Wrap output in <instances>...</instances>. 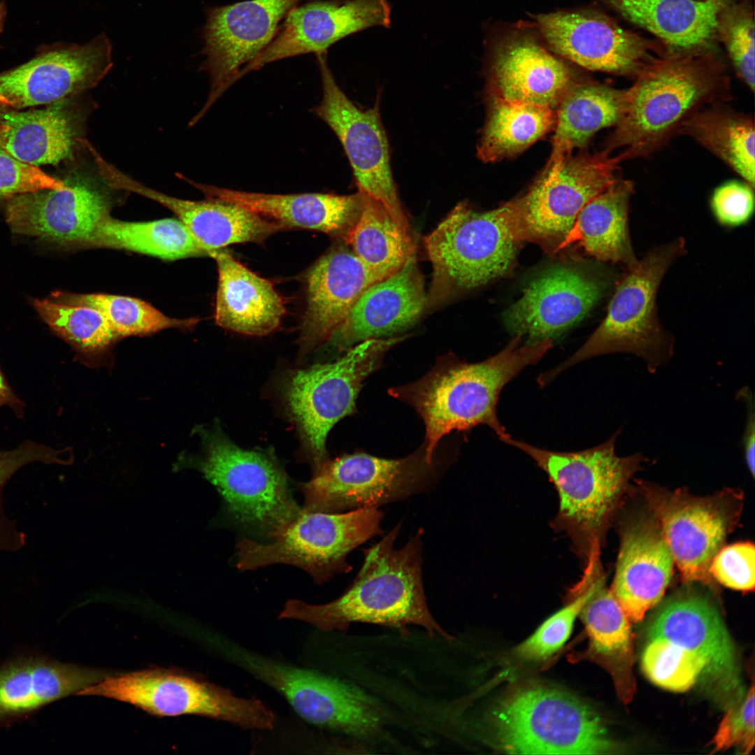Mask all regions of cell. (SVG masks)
I'll return each mask as SVG.
<instances>
[{
    "label": "cell",
    "mask_w": 755,
    "mask_h": 755,
    "mask_svg": "<svg viewBox=\"0 0 755 755\" xmlns=\"http://www.w3.org/2000/svg\"><path fill=\"white\" fill-rule=\"evenodd\" d=\"M398 523L385 536L363 550L364 563L345 591L325 604L287 601L280 619H296L323 631H346L351 623L389 626L401 632L410 625L423 627L431 636L451 638L432 617L422 580V531L400 549L395 541Z\"/></svg>",
    "instance_id": "obj_1"
},
{
    "label": "cell",
    "mask_w": 755,
    "mask_h": 755,
    "mask_svg": "<svg viewBox=\"0 0 755 755\" xmlns=\"http://www.w3.org/2000/svg\"><path fill=\"white\" fill-rule=\"evenodd\" d=\"M733 99L730 77L713 52L682 53L666 50L655 57L627 88L624 116L605 142V150L621 162L649 158L677 135L693 113Z\"/></svg>",
    "instance_id": "obj_2"
},
{
    "label": "cell",
    "mask_w": 755,
    "mask_h": 755,
    "mask_svg": "<svg viewBox=\"0 0 755 755\" xmlns=\"http://www.w3.org/2000/svg\"><path fill=\"white\" fill-rule=\"evenodd\" d=\"M522 340L515 336L501 351L478 363L447 355L419 380L389 390L423 419L422 447L429 462L434 463L440 440L452 431L484 424L500 440L510 437L497 417L499 395L507 383L524 368L536 364L553 346L549 340L521 345Z\"/></svg>",
    "instance_id": "obj_3"
},
{
    "label": "cell",
    "mask_w": 755,
    "mask_h": 755,
    "mask_svg": "<svg viewBox=\"0 0 755 755\" xmlns=\"http://www.w3.org/2000/svg\"><path fill=\"white\" fill-rule=\"evenodd\" d=\"M620 432L596 447L568 452L540 449L510 437L501 440L528 455L547 475L559 496L558 512L550 526L569 537L582 568L590 554L601 549L629 480L647 460L639 452L617 454Z\"/></svg>",
    "instance_id": "obj_4"
},
{
    "label": "cell",
    "mask_w": 755,
    "mask_h": 755,
    "mask_svg": "<svg viewBox=\"0 0 755 755\" xmlns=\"http://www.w3.org/2000/svg\"><path fill=\"white\" fill-rule=\"evenodd\" d=\"M686 252L685 240L680 237L653 248L627 268L616 283L603 322L572 356L538 378L540 385L581 361L607 354H633L645 362L651 373L668 364L675 341L660 323L657 293L669 268Z\"/></svg>",
    "instance_id": "obj_5"
},
{
    "label": "cell",
    "mask_w": 755,
    "mask_h": 755,
    "mask_svg": "<svg viewBox=\"0 0 755 755\" xmlns=\"http://www.w3.org/2000/svg\"><path fill=\"white\" fill-rule=\"evenodd\" d=\"M494 744L512 754H604L620 747L599 714L575 697L540 684L521 686L490 716Z\"/></svg>",
    "instance_id": "obj_6"
},
{
    "label": "cell",
    "mask_w": 755,
    "mask_h": 755,
    "mask_svg": "<svg viewBox=\"0 0 755 755\" xmlns=\"http://www.w3.org/2000/svg\"><path fill=\"white\" fill-rule=\"evenodd\" d=\"M517 243L508 203L487 212L459 203L424 239L433 266L426 306L503 275L514 261Z\"/></svg>",
    "instance_id": "obj_7"
},
{
    "label": "cell",
    "mask_w": 755,
    "mask_h": 755,
    "mask_svg": "<svg viewBox=\"0 0 755 755\" xmlns=\"http://www.w3.org/2000/svg\"><path fill=\"white\" fill-rule=\"evenodd\" d=\"M384 513L378 508L327 513L303 510L268 543L245 538L236 545V566L254 570L289 564L306 571L318 584L350 572L347 561L355 548L384 533Z\"/></svg>",
    "instance_id": "obj_8"
},
{
    "label": "cell",
    "mask_w": 755,
    "mask_h": 755,
    "mask_svg": "<svg viewBox=\"0 0 755 755\" xmlns=\"http://www.w3.org/2000/svg\"><path fill=\"white\" fill-rule=\"evenodd\" d=\"M621 162L605 150L549 159L526 194L508 202L516 241L556 252L582 208L617 179Z\"/></svg>",
    "instance_id": "obj_9"
},
{
    "label": "cell",
    "mask_w": 755,
    "mask_h": 755,
    "mask_svg": "<svg viewBox=\"0 0 755 755\" xmlns=\"http://www.w3.org/2000/svg\"><path fill=\"white\" fill-rule=\"evenodd\" d=\"M402 340H366L335 361L294 370L285 376L282 397L314 468L327 459L325 445L331 428L354 412L364 380L380 367L384 354Z\"/></svg>",
    "instance_id": "obj_10"
},
{
    "label": "cell",
    "mask_w": 755,
    "mask_h": 755,
    "mask_svg": "<svg viewBox=\"0 0 755 755\" xmlns=\"http://www.w3.org/2000/svg\"><path fill=\"white\" fill-rule=\"evenodd\" d=\"M127 703L152 716L194 714L251 729H272L274 712L262 701L175 668H152L111 675L79 692Z\"/></svg>",
    "instance_id": "obj_11"
},
{
    "label": "cell",
    "mask_w": 755,
    "mask_h": 755,
    "mask_svg": "<svg viewBox=\"0 0 755 755\" xmlns=\"http://www.w3.org/2000/svg\"><path fill=\"white\" fill-rule=\"evenodd\" d=\"M436 478L434 463L426 459L422 446L396 459L364 452L326 459L299 487L304 497L303 510L337 513L403 500L426 491Z\"/></svg>",
    "instance_id": "obj_12"
},
{
    "label": "cell",
    "mask_w": 755,
    "mask_h": 755,
    "mask_svg": "<svg viewBox=\"0 0 755 755\" xmlns=\"http://www.w3.org/2000/svg\"><path fill=\"white\" fill-rule=\"evenodd\" d=\"M204 442L200 469L238 524L271 539L299 515L301 508L273 457L241 449L219 431L206 433Z\"/></svg>",
    "instance_id": "obj_13"
},
{
    "label": "cell",
    "mask_w": 755,
    "mask_h": 755,
    "mask_svg": "<svg viewBox=\"0 0 755 755\" xmlns=\"http://www.w3.org/2000/svg\"><path fill=\"white\" fill-rule=\"evenodd\" d=\"M214 646L224 660L284 696L310 724L356 734L369 733L380 724L374 701L350 684L260 655L224 636H219Z\"/></svg>",
    "instance_id": "obj_14"
},
{
    "label": "cell",
    "mask_w": 755,
    "mask_h": 755,
    "mask_svg": "<svg viewBox=\"0 0 755 755\" xmlns=\"http://www.w3.org/2000/svg\"><path fill=\"white\" fill-rule=\"evenodd\" d=\"M638 484L683 581L711 583V562L738 521V494L726 489L698 497L682 489L668 491L642 481Z\"/></svg>",
    "instance_id": "obj_15"
},
{
    "label": "cell",
    "mask_w": 755,
    "mask_h": 755,
    "mask_svg": "<svg viewBox=\"0 0 755 755\" xmlns=\"http://www.w3.org/2000/svg\"><path fill=\"white\" fill-rule=\"evenodd\" d=\"M667 640L705 664L702 684L723 707L746 693L738 653L716 605L692 589L666 599L652 617L647 638Z\"/></svg>",
    "instance_id": "obj_16"
},
{
    "label": "cell",
    "mask_w": 755,
    "mask_h": 755,
    "mask_svg": "<svg viewBox=\"0 0 755 755\" xmlns=\"http://www.w3.org/2000/svg\"><path fill=\"white\" fill-rule=\"evenodd\" d=\"M533 19L554 53L591 71L634 79L666 50L593 8L558 10Z\"/></svg>",
    "instance_id": "obj_17"
},
{
    "label": "cell",
    "mask_w": 755,
    "mask_h": 755,
    "mask_svg": "<svg viewBox=\"0 0 755 755\" xmlns=\"http://www.w3.org/2000/svg\"><path fill=\"white\" fill-rule=\"evenodd\" d=\"M316 55L323 96L312 112L326 123L340 140L359 191L382 203L400 225L410 229L393 180L388 141L378 105L367 110L357 107L336 83L326 53Z\"/></svg>",
    "instance_id": "obj_18"
},
{
    "label": "cell",
    "mask_w": 755,
    "mask_h": 755,
    "mask_svg": "<svg viewBox=\"0 0 755 755\" xmlns=\"http://www.w3.org/2000/svg\"><path fill=\"white\" fill-rule=\"evenodd\" d=\"M302 1L247 0L208 8L201 69L210 76V88L194 124L239 79L243 69L269 45L286 15Z\"/></svg>",
    "instance_id": "obj_19"
},
{
    "label": "cell",
    "mask_w": 755,
    "mask_h": 755,
    "mask_svg": "<svg viewBox=\"0 0 755 755\" xmlns=\"http://www.w3.org/2000/svg\"><path fill=\"white\" fill-rule=\"evenodd\" d=\"M488 45L490 97L556 110L577 82L575 71L548 47L534 23L504 27Z\"/></svg>",
    "instance_id": "obj_20"
},
{
    "label": "cell",
    "mask_w": 755,
    "mask_h": 755,
    "mask_svg": "<svg viewBox=\"0 0 755 755\" xmlns=\"http://www.w3.org/2000/svg\"><path fill=\"white\" fill-rule=\"evenodd\" d=\"M61 189H43L7 199L6 221L15 233L62 245L85 246L109 215L112 189L99 173H73Z\"/></svg>",
    "instance_id": "obj_21"
},
{
    "label": "cell",
    "mask_w": 755,
    "mask_h": 755,
    "mask_svg": "<svg viewBox=\"0 0 755 755\" xmlns=\"http://www.w3.org/2000/svg\"><path fill=\"white\" fill-rule=\"evenodd\" d=\"M113 66L104 34L84 45H62L0 73V106L21 109L48 105L85 92Z\"/></svg>",
    "instance_id": "obj_22"
},
{
    "label": "cell",
    "mask_w": 755,
    "mask_h": 755,
    "mask_svg": "<svg viewBox=\"0 0 755 755\" xmlns=\"http://www.w3.org/2000/svg\"><path fill=\"white\" fill-rule=\"evenodd\" d=\"M608 280L570 266L546 269L531 280L503 314L505 326L526 343L558 338L583 319L604 296Z\"/></svg>",
    "instance_id": "obj_23"
},
{
    "label": "cell",
    "mask_w": 755,
    "mask_h": 755,
    "mask_svg": "<svg viewBox=\"0 0 755 755\" xmlns=\"http://www.w3.org/2000/svg\"><path fill=\"white\" fill-rule=\"evenodd\" d=\"M387 0H313L294 7L269 45L243 69L239 78L266 64L308 53H326L355 33L391 27Z\"/></svg>",
    "instance_id": "obj_24"
},
{
    "label": "cell",
    "mask_w": 755,
    "mask_h": 755,
    "mask_svg": "<svg viewBox=\"0 0 755 755\" xmlns=\"http://www.w3.org/2000/svg\"><path fill=\"white\" fill-rule=\"evenodd\" d=\"M380 280L349 248L318 259L305 278L306 306L300 326V354L332 339L361 294Z\"/></svg>",
    "instance_id": "obj_25"
},
{
    "label": "cell",
    "mask_w": 755,
    "mask_h": 755,
    "mask_svg": "<svg viewBox=\"0 0 755 755\" xmlns=\"http://www.w3.org/2000/svg\"><path fill=\"white\" fill-rule=\"evenodd\" d=\"M582 568L580 580L587 596L578 617L589 637L587 654L608 671L619 698L628 703L636 689L631 621L607 586L601 551L594 552Z\"/></svg>",
    "instance_id": "obj_26"
},
{
    "label": "cell",
    "mask_w": 755,
    "mask_h": 755,
    "mask_svg": "<svg viewBox=\"0 0 755 755\" xmlns=\"http://www.w3.org/2000/svg\"><path fill=\"white\" fill-rule=\"evenodd\" d=\"M674 564L654 517H638L624 526L610 589L631 621H640L660 602Z\"/></svg>",
    "instance_id": "obj_27"
},
{
    "label": "cell",
    "mask_w": 755,
    "mask_h": 755,
    "mask_svg": "<svg viewBox=\"0 0 755 755\" xmlns=\"http://www.w3.org/2000/svg\"><path fill=\"white\" fill-rule=\"evenodd\" d=\"M72 97L27 111L0 106V147L37 167L72 159L84 145L89 114Z\"/></svg>",
    "instance_id": "obj_28"
},
{
    "label": "cell",
    "mask_w": 755,
    "mask_h": 755,
    "mask_svg": "<svg viewBox=\"0 0 755 755\" xmlns=\"http://www.w3.org/2000/svg\"><path fill=\"white\" fill-rule=\"evenodd\" d=\"M426 305L415 254L398 271L361 294L331 340L350 349L366 340L389 338L413 324Z\"/></svg>",
    "instance_id": "obj_29"
},
{
    "label": "cell",
    "mask_w": 755,
    "mask_h": 755,
    "mask_svg": "<svg viewBox=\"0 0 755 755\" xmlns=\"http://www.w3.org/2000/svg\"><path fill=\"white\" fill-rule=\"evenodd\" d=\"M207 198L231 202L285 228H300L330 235L345 236L360 213L362 195L323 193L266 194L237 191L188 180Z\"/></svg>",
    "instance_id": "obj_30"
},
{
    "label": "cell",
    "mask_w": 755,
    "mask_h": 755,
    "mask_svg": "<svg viewBox=\"0 0 755 755\" xmlns=\"http://www.w3.org/2000/svg\"><path fill=\"white\" fill-rule=\"evenodd\" d=\"M217 264L215 320L228 330L264 336L278 328L285 313L282 299L270 281L236 260L226 250L209 254Z\"/></svg>",
    "instance_id": "obj_31"
},
{
    "label": "cell",
    "mask_w": 755,
    "mask_h": 755,
    "mask_svg": "<svg viewBox=\"0 0 755 755\" xmlns=\"http://www.w3.org/2000/svg\"><path fill=\"white\" fill-rule=\"evenodd\" d=\"M625 18L652 33L669 50L713 51L718 17L727 0H604Z\"/></svg>",
    "instance_id": "obj_32"
},
{
    "label": "cell",
    "mask_w": 755,
    "mask_h": 755,
    "mask_svg": "<svg viewBox=\"0 0 755 755\" xmlns=\"http://www.w3.org/2000/svg\"><path fill=\"white\" fill-rule=\"evenodd\" d=\"M135 193L171 210L208 252L235 243H259L285 227L231 202L178 199L138 183Z\"/></svg>",
    "instance_id": "obj_33"
},
{
    "label": "cell",
    "mask_w": 755,
    "mask_h": 755,
    "mask_svg": "<svg viewBox=\"0 0 755 755\" xmlns=\"http://www.w3.org/2000/svg\"><path fill=\"white\" fill-rule=\"evenodd\" d=\"M111 672L26 659L0 668V721L31 712L70 695H78Z\"/></svg>",
    "instance_id": "obj_34"
},
{
    "label": "cell",
    "mask_w": 755,
    "mask_h": 755,
    "mask_svg": "<svg viewBox=\"0 0 755 755\" xmlns=\"http://www.w3.org/2000/svg\"><path fill=\"white\" fill-rule=\"evenodd\" d=\"M634 184L617 179L580 211L573 228L557 251L578 242L586 252L603 261L631 268L638 261L628 229V212ZM556 251V252H557Z\"/></svg>",
    "instance_id": "obj_35"
},
{
    "label": "cell",
    "mask_w": 755,
    "mask_h": 755,
    "mask_svg": "<svg viewBox=\"0 0 755 755\" xmlns=\"http://www.w3.org/2000/svg\"><path fill=\"white\" fill-rule=\"evenodd\" d=\"M626 105L627 88L617 89L596 82L575 84L556 109L549 159L584 147L596 132L617 125Z\"/></svg>",
    "instance_id": "obj_36"
},
{
    "label": "cell",
    "mask_w": 755,
    "mask_h": 755,
    "mask_svg": "<svg viewBox=\"0 0 755 755\" xmlns=\"http://www.w3.org/2000/svg\"><path fill=\"white\" fill-rule=\"evenodd\" d=\"M677 135L693 139L754 187L753 115L734 109L727 103H714L691 115Z\"/></svg>",
    "instance_id": "obj_37"
},
{
    "label": "cell",
    "mask_w": 755,
    "mask_h": 755,
    "mask_svg": "<svg viewBox=\"0 0 755 755\" xmlns=\"http://www.w3.org/2000/svg\"><path fill=\"white\" fill-rule=\"evenodd\" d=\"M360 192V213L344 239L382 280L398 271L415 254L414 240L410 229L400 225L382 203Z\"/></svg>",
    "instance_id": "obj_38"
},
{
    "label": "cell",
    "mask_w": 755,
    "mask_h": 755,
    "mask_svg": "<svg viewBox=\"0 0 755 755\" xmlns=\"http://www.w3.org/2000/svg\"><path fill=\"white\" fill-rule=\"evenodd\" d=\"M556 110L490 97L477 156L493 162L515 156L555 127Z\"/></svg>",
    "instance_id": "obj_39"
},
{
    "label": "cell",
    "mask_w": 755,
    "mask_h": 755,
    "mask_svg": "<svg viewBox=\"0 0 755 755\" xmlns=\"http://www.w3.org/2000/svg\"><path fill=\"white\" fill-rule=\"evenodd\" d=\"M85 246L122 249L171 260L209 256L178 219L127 222L108 215Z\"/></svg>",
    "instance_id": "obj_40"
},
{
    "label": "cell",
    "mask_w": 755,
    "mask_h": 755,
    "mask_svg": "<svg viewBox=\"0 0 755 755\" xmlns=\"http://www.w3.org/2000/svg\"><path fill=\"white\" fill-rule=\"evenodd\" d=\"M33 304L43 321L74 347L85 364L95 366L108 359L117 338L99 309L52 298L36 299Z\"/></svg>",
    "instance_id": "obj_41"
},
{
    "label": "cell",
    "mask_w": 755,
    "mask_h": 755,
    "mask_svg": "<svg viewBox=\"0 0 755 755\" xmlns=\"http://www.w3.org/2000/svg\"><path fill=\"white\" fill-rule=\"evenodd\" d=\"M51 298L97 308L108 321L117 338L147 336L170 328L189 329L197 322L195 319L168 317L150 303L126 296L57 292L52 294Z\"/></svg>",
    "instance_id": "obj_42"
},
{
    "label": "cell",
    "mask_w": 755,
    "mask_h": 755,
    "mask_svg": "<svg viewBox=\"0 0 755 755\" xmlns=\"http://www.w3.org/2000/svg\"><path fill=\"white\" fill-rule=\"evenodd\" d=\"M645 675L656 685L684 692L701 682L705 664L681 647L662 638H647L641 656Z\"/></svg>",
    "instance_id": "obj_43"
},
{
    "label": "cell",
    "mask_w": 755,
    "mask_h": 755,
    "mask_svg": "<svg viewBox=\"0 0 755 755\" xmlns=\"http://www.w3.org/2000/svg\"><path fill=\"white\" fill-rule=\"evenodd\" d=\"M580 580L567 593L566 604L547 618L515 649V654L527 661L544 660L560 649L568 639L574 622L586 599Z\"/></svg>",
    "instance_id": "obj_44"
},
{
    "label": "cell",
    "mask_w": 755,
    "mask_h": 755,
    "mask_svg": "<svg viewBox=\"0 0 755 755\" xmlns=\"http://www.w3.org/2000/svg\"><path fill=\"white\" fill-rule=\"evenodd\" d=\"M717 35L725 45L736 74L754 93V20L744 4H726L719 13Z\"/></svg>",
    "instance_id": "obj_45"
},
{
    "label": "cell",
    "mask_w": 755,
    "mask_h": 755,
    "mask_svg": "<svg viewBox=\"0 0 755 755\" xmlns=\"http://www.w3.org/2000/svg\"><path fill=\"white\" fill-rule=\"evenodd\" d=\"M68 450H57L43 444L26 441L10 450H0V551H15L25 543V535L6 515L3 489L12 475L22 466L38 461L46 464L68 463Z\"/></svg>",
    "instance_id": "obj_46"
},
{
    "label": "cell",
    "mask_w": 755,
    "mask_h": 755,
    "mask_svg": "<svg viewBox=\"0 0 755 755\" xmlns=\"http://www.w3.org/2000/svg\"><path fill=\"white\" fill-rule=\"evenodd\" d=\"M754 686L752 684L744 696L726 708L712 740L714 752L734 748L741 754H749L754 747Z\"/></svg>",
    "instance_id": "obj_47"
},
{
    "label": "cell",
    "mask_w": 755,
    "mask_h": 755,
    "mask_svg": "<svg viewBox=\"0 0 755 755\" xmlns=\"http://www.w3.org/2000/svg\"><path fill=\"white\" fill-rule=\"evenodd\" d=\"M710 573L724 587L753 591L755 584V550L751 542H738L722 547L714 556Z\"/></svg>",
    "instance_id": "obj_48"
},
{
    "label": "cell",
    "mask_w": 755,
    "mask_h": 755,
    "mask_svg": "<svg viewBox=\"0 0 755 755\" xmlns=\"http://www.w3.org/2000/svg\"><path fill=\"white\" fill-rule=\"evenodd\" d=\"M754 187L743 180H731L717 186L710 199L716 222L726 228L747 224L754 211Z\"/></svg>",
    "instance_id": "obj_49"
},
{
    "label": "cell",
    "mask_w": 755,
    "mask_h": 755,
    "mask_svg": "<svg viewBox=\"0 0 755 755\" xmlns=\"http://www.w3.org/2000/svg\"><path fill=\"white\" fill-rule=\"evenodd\" d=\"M64 180L17 159L0 147V197L64 187Z\"/></svg>",
    "instance_id": "obj_50"
},
{
    "label": "cell",
    "mask_w": 755,
    "mask_h": 755,
    "mask_svg": "<svg viewBox=\"0 0 755 755\" xmlns=\"http://www.w3.org/2000/svg\"><path fill=\"white\" fill-rule=\"evenodd\" d=\"M738 398L745 401L747 414L744 429L742 443L747 466L752 477L755 473V417L753 395L750 389L745 387L738 392Z\"/></svg>",
    "instance_id": "obj_51"
},
{
    "label": "cell",
    "mask_w": 755,
    "mask_h": 755,
    "mask_svg": "<svg viewBox=\"0 0 755 755\" xmlns=\"http://www.w3.org/2000/svg\"><path fill=\"white\" fill-rule=\"evenodd\" d=\"M8 405L16 412L21 411L22 403L15 396L0 370V407Z\"/></svg>",
    "instance_id": "obj_52"
},
{
    "label": "cell",
    "mask_w": 755,
    "mask_h": 755,
    "mask_svg": "<svg viewBox=\"0 0 755 755\" xmlns=\"http://www.w3.org/2000/svg\"><path fill=\"white\" fill-rule=\"evenodd\" d=\"M6 14V11L5 6L0 2V34L1 33L3 27Z\"/></svg>",
    "instance_id": "obj_53"
}]
</instances>
